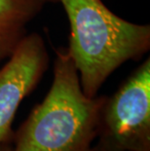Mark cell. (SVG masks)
Returning <instances> with one entry per match:
<instances>
[{
    "instance_id": "52a82bcc",
    "label": "cell",
    "mask_w": 150,
    "mask_h": 151,
    "mask_svg": "<svg viewBox=\"0 0 150 151\" xmlns=\"http://www.w3.org/2000/svg\"><path fill=\"white\" fill-rule=\"evenodd\" d=\"M93 151H94V150H93Z\"/></svg>"
},
{
    "instance_id": "3957f363",
    "label": "cell",
    "mask_w": 150,
    "mask_h": 151,
    "mask_svg": "<svg viewBox=\"0 0 150 151\" xmlns=\"http://www.w3.org/2000/svg\"><path fill=\"white\" fill-rule=\"evenodd\" d=\"M94 151H150V60L106 97Z\"/></svg>"
},
{
    "instance_id": "5b68a950",
    "label": "cell",
    "mask_w": 150,
    "mask_h": 151,
    "mask_svg": "<svg viewBox=\"0 0 150 151\" xmlns=\"http://www.w3.org/2000/svg\"><path fill=\"white\" fill-rule=\"evenodd\" d=\"M44 4L43 0H0V62L14 52Z\"/></svg>"
},
{
    "instance_id": "8992f818",
    "label": "cell",
    "mask_w": 150,
    "mask_h": 151,
    "mask_svg": "<svg viewBox=\"0 0 150 151\" xmlns=\"http://www.w3.org/2000/svg\"><path fill=\"white\" fill-rule=\"evenodd\" d=\"M0 151H12V144L11 141L9 142H4L0 145Z\"/></svg>"
},
{
    "instance_id": "7a4b0ae2",
    "label": "cell",
    "mask_w": 150,
    "mask_h": 151,
    "mask_svg": "<svg viewBox=\"0 0 150 151\" xmlns=\"http://www.w3.org/2000/svg\"><path fill=\"white\" fill-rule=\"evenodd\" d=\"M60 3L70 24L68 54L78 70L83 93L95 98L115 70L150 49L149 24L118 17L101 0H43Z\"/></svg>"
},
{
    "instance_id": "277c9868",
    "label": "cell",
    "mask_w": 150,
    "mask_h": 151,
    "mask_svg": "<svg viewBox=\"0 0 150 151\" xmlns=\"http://www.w3.org/2000/svg\"><path fill=\"white\" fill-rule=\"evenodd\" d=\"M49 65L43 38L25 35L0 68V145L12 140V123L24 99L40 82Z\"/></svg>"
},
{
    "instance_id": "6da1fadb",
    "label": "cell",
    "mask_w": 150,
    "mask_h": 151,
    "mask_svg": "<svg viewBox=\"0 0 150 151\" xmlns=\"http://www.w3.org/2000/svg\"><path fill=\"white\" fill-rule=\"evenodd\" d=\"M105 99L83 93L67 49L60 48L49 92L13 133L12 151H93Z\"/></svg>"
}]
</instances>
